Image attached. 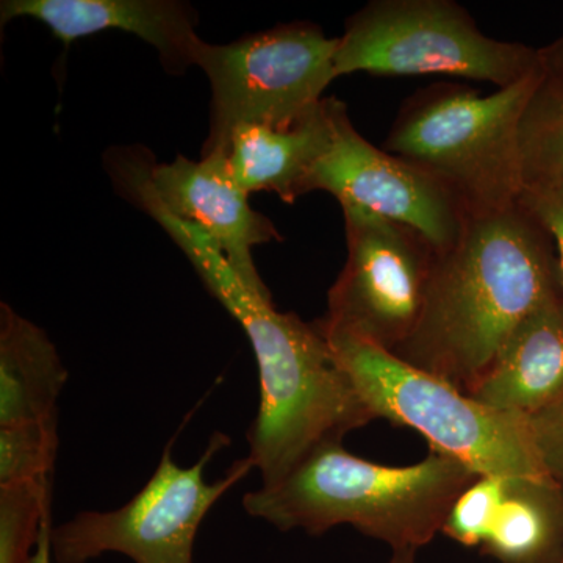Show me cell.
Wrapping results in <instances>:
<instances>
[{
    "label": "cell",
    "mask_w": 563,
    "mask_h": 563,
    "mask_svg": "<svg viewBox=\"0 0 563 563\" xmlns=\"http://www.w3.org/2000/svg\"><path fill=\"white\" fill-rule=\"evenodd\" d=\"M147 181L163 209L207 233L247 287L272 292L263 284L252 250L284 239L269 218L252 209L250 195L233 180L224 154L196 162L177 155L172 163H155L150 155Z\"/></svg>",
    "instance_id": "obj_11"
},
{
    "label": "cell",
    "mask_w": 563,
    "mask_h": 563,
    "mask_svg": "<svg viewBox=\"0 0 563 563\" xmlns=\"http://www.w3.org/2000/svg\"><path fill=\"white\" fill-rule=\"evenodd\" d=\"M479 476L432 451L413 465L390 466L329 443L276 484L246 493L243 509L282 532L322 536L351 526L391 551H418L442 533L455 499Z\"/></svg>",
    "instance_id": "obj_3"
},
{
    "label": "cell",
    "mask_w": 563,
    "mask_h": 563,
    "mask_svg": "<svg viewBox=\"0 0 563 563\" xmlns=\"http://www.w3.org/2000/svg\"><path fill=\"white\" fill-rule=\"evenodd\" d=\"M526 185L563 180V81L543 74L518 128Z\"/></svg>",
    "instance_id": "obj_17"
},
{
    "label": "cell",
    "mask_w": 563,
    "mask_h": 563,
    "mask_svg": "<svg viewBox=\"0 0 563 563\" xmlns=\"http://www.w3.org/2000/svg\"><path fill=\"white\" fill-rule=\"evenodd\" d=\"M543 68L488 96L433 84L404 101L384 150L431 174L470 214L507 209L525 188L518 128Z\"/></svg>",
    "instance_id": "obj_4"
},
{
    "label": "cell",
    "mask_w": 563,
    "mask_h": 563,
    "mask_svg": "<svg viewBox=\"0 0 563 563\" xmlns=\"http://www.w3.org/2000/svg\"><path fill=\"white\" fill-rule=\"evenodd\" d=\"M113 185L172 236L250 339L261 401L247 432V459L261 472L262 485L276 484L318 448L343 443L347 433L376 421L318 321L279 312L272 292L247 287L207 233L163 209L143 163L122 166Z\"/></svg>",
    "instance_id": "obj_1"
},
{
    "label": "cell",
    "mask_w": 563,
    "mask_h": 563,
    "mask_svg": "<svg viewBox=\"0 0 563 563\" xmlns=\"http://www.w3.org/2000/svg\"><path fill=\"white\" fill-rule=\"evenodd\" d=\"M336 101L324 98L313 114L291 125H239L225 150L233 180L247 195L272 191L282 201L296 202L331 144Z\"/></svg>",
    "instance_id": "obj_14"
},
{
    "label": "cell",
    "mask_w": 563,
    "mask_h": 563,
    "mask_svg": "<svg viewBox=\"0 0 563 563\" xmlns=\"http://www.w3.org/2000/svg\"><path fill=\"white\" fill-rule=\"evenodd\" d=\"M346 262L320 322L390 352L412 336L424 310L437 250L420 232L357 207H342Z\"/></svg>",
    "instance_id": "obj_9"
},
{
    "label": "cell",
    "mask_w": 563,
    "mask_h": 563,
    "mask_svg": "<svg viewBox=\"0 0 563 563\" xmlns=\"http://www.w3.org/2000/svg\"><path fill=\"white\" fill-rule=\"evenodd\" d=\"M561 298L553 240L528 210L470 214L454 246L437 251L421 320L393 354L470 395L515 329Z\"/></svg>",
    "instance_id": "obj_2"
},
{
    "label": "cell",
    "mask_w": 563,
    "mask_h": 563,
    "mask_svg": "<svg viewBox=\"0 0 563 563\" xmlns=\"http://www.w3.org/2000/svg\"><path fill=\"white\" fill-rule=\"evenodd\" d=\"M509 476L477 477L455 499L442 533L466 548H481L501 504L504 481Z\"/></svg>",
    "instance_id": "obj_20"
},
{
    "label": "cell",
    "mask_w": 563,
    "mask_h": 563,
    "mask_svg": "<svg viewBox=\"0 0 563 563\" xmlns=\"http://www.w3.org/2000/svg\"><path fill=\"white\" fill-rule=\"evenodd\" d=\"M544 74L563 81V36L550 46L539 49Z\"/></svg>",
    "instance_id": "obj_23"
},
{
    "label": "cell",
    "mask_w": 563,
    "mask_h": 563,
    "mask_svg": "<svg viewBox=\"0 0 563 563\" xmlns=\"http://www.w3.org/2000/svg\"><path fill=\"white\" fill-rule=\"evenodd\" d=\"M52 481L0 487V563H33L43 526L51 517Z\"/></svg>",
    "instance_id": "obj_18"
},
{
    "label": "cell",
    "mask_w": 563,
    "mask_h": 563,
    "mask_svg": "<svg viewBox=\"0 0 563 563\" xmlns=\"http://www.w3.org/2000/svg\"><path fill=\"white\" fill-rule=\"evenodd\" d=\"M328 191L342 207H357L420 232L437 251L461 239L470 211L453 191L363 139L347 107L336 101L333 135L306 181V195Z\"/></svg>",
    "instance_id": "obj_10"
},
{
    "label": "cell",
    "mask_w": 563,
    "mask_h": 563,
    "mask_svg": "<svg viewBox=\"0 0 563 563\" xmlns=\"http://www.w3.org/2000/svg\"><path fill=\"white\" fill-rule=\"evenodd\" d=\"M336 79L347 74L443 76L512 87L543 68L539 49L485 35L453 0H373L344 22Z\"/></svg>",
    "instance_id": "obj_6"
},
{
    "label": "cell",
    "mask_w": 563,
    "mask_h": 563,
    "mask_svg": "<svg viewBox=\"0 0 563 563\" xmlns=\"http://www.w3.org/2000/svg\"><path fill=\"white\" fill-rule=\"evenodd\" d=\"M501 412L531 418L563 398V299L544 303L509 336L470 393Z\"/></svg>",
    "instance_id": "obj_13"
},
{
    "label": "cell",
    "mask_w": 563,
    "mask_h": 563,
    "mask_svg": "<svg viewBox=\"0 0 563 563\" xmlns=\"http://www.w3.org/2000/svg\"><path fill=\"white\" fill-rule=\"evenodd\" d=\"M523 209L539 222L558 247L559 274L563 298V180L526 185L518 198Z\"/></svg>",
    "instance_id": "obj_21"
},
{
    "label": "cell",
    "mask_w": 563,
    "mask_h": 563,
    "mask_svg": "<svg viewBox=\"0 0 563 563\" xmlns=\"http://www.w3.org/2000/svg\"><path fill=\"white\" fill-rule=\"evenodd\" d=\"M339 38L296 21L228 44H203L198 66L211 88L209 136L202 157L224 154L243 124L291 125L320 109L336 80Z\"/></svg>",
    "instance_id": "obj_7"
},
{
    "label": "cell",
    "mask_w": 563,
    "mask_h": 563,
    "mask_svg": "<svg viewBox=\"0 0 563 563\" xmlns=\"http://www.w3.org/2000/svg\"><path fill=\"white\" fill-rule=\"evenodd\" d=\"M58 418L0 428V487L54 477Z\"/></svg>",
    "instance_id": "obj_19"
},
{
    "label": "cell",
    "mask_w": 563,
    "mask_h": 563,
    "mask_svg": "<svg viewBox=\"0 0 563 563\" xmlns=\"http://www.w3.org/2000/svg\"><path fill=\"white\" fill-rule=\"evenodd\" d=\"M528 426L544 472L563 487V398L528 418Z\"/></svg>",
    "instance_id": "obj_22"
},
{
    "label": "cell",
    "mask_w": 563,
    "mask_h": 563,
    "mask_svg": "<svg viewBox=\"0 0 563 563\" xmlns=\"http://www.w3.org/2000/svg\"><path fill=\"white\" fill-rule=\"evenodd\" d=\"M321 331L376 420L413 429L432 453L481 476L550 477L533 448L528 418L492 409L376 344Z\"/></svg>",
    "instance_id": "obj_5"
},
{
    "label": "cell",
    "mask_w": 563,
    "mask_h": 563,
    "mask_svg": "<svg viewBox=\"0 0 563 563\" xmlns=\"http://www.w3.org/2000/svg\"><path fill=\"white\" fill-rule=\"evenodd\" d=\"M561 563H563V558H562V561H561Z\"/></svg>",
    "instance_id": "obj_26"
},
{
    "label": "cell",
    "mask_w": 563,
    "mask_h": 563,
    "mask_svg": "<svg viewBox=\"0 0 563 563\" xmlns=\"http://www.w3.org/2000/svg\"><path fill=\"white\" fill-rule=\"evenodd\" d=\"M228 444L224 433L214 432L191 466L177 465L173 442L166 444L154 474L131 501L113 510H84L52 526L54 563H88L111 553L135 563H195L203 518L254 470L250 459H240L209 483L207 466Z\"/></svg>",
    "instance_id": "obj_8"
},
{
    "label": "cell",
    "mask_w": 563,
    "mask_h": 563,
    "mask_svg": "<svg viewBox=\"0 0 563 563\" xmlns=\"http://www.w3.org/2000/svg\"><path fill=\"white\" fill-rule=\"evenodd\" d=\"M68 379L46 331L0 303V428L58 418Z\"/></svg>",
    "instance_id": "obj_15"
},
{
    "label": "cell",
    "mask_w": 563,
    "mask_h": 563,
    "mask_svg": "<svg viewBox=\"0 0 563 563\" xmlns=\"http://www.w3.org/2000/svg\"><path fill=\"white\" fill-rule=\"evenodd\" d=\"M417 553L418 551L412 550L393 551L387 563H417Z\"/></svg>",
    "instance_id": "obj_25"
},
{
    "label": "cell",
    "mask_w": 563,
    "mask_h": 563,
    "mask_svg": "<svg viewBox=\"0 0 563 563\" xmlns=\"http://www.w3.org/2000/svg\"><path fill=\"white\" fill-rule=\"evenodd\" d=\"M18 18L43 22L65 46L95 33H131L151 44L172 74L198 66L206 44L195 7L180 0H3L2 25Z\"/></svg>",
    "instance_id": "obj_12"
},
{
    "label": "cell",
    "mask_w": 563,
    "mask_h": 563,
    "mask_svg": "<svg viewBox=\"0 0 563 563\" xmlns=\"http://www.w3.org/2000/svg\"><path fill=\"white\" fill-rule=\"evenodd\" d=\"M52 515L47 518L46 523L43 526L41 532L38 548H36L35 555H33V563H54L52 559L51 548V532H52Z\"/></svg>",
    "instance_id": "obj_24"
},
{
    "label": "cell",
    "mask_w": 563,
    "mask_h": 563,
    "mask_svg": "<svg viewBox=\"0 0 563 563\" xmlns=\"http://www.w3.org/2000/svg\"><path fill=\"white\" fill-rule=\"evenodd\" d=\"M479 550L499 563H561L563 487L551 477H506Z\"/></svg>",
    "instance_id": "obj_16"
}]
</instances>
